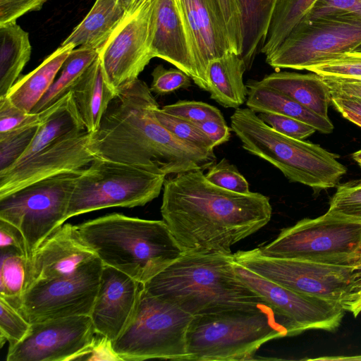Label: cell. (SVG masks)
<instances>
[{
  "instance_id": "obj_1",
  "label": "cell",
  "mask_w": 361,
  "mask_h": 361,
  "mask_svg": "<svg viewBox=\"0 0 361 361\" xmlns=\"http://www.w3.org/2000/svg\"><path fill=\"white\" fill-rule=\"evenodd\" d=\"M161 214L184 252L228 255L269 223L272 207L264 195L224 189L193 170L165 180Z\"/></svg>"
},
{
  "instance_id": "obj_2",
  "label": "cell",
  "mask_w": 361,
  "mask_h": 361,
  "mask_svg": "<svg viewBox=\"0 0 361 361\" xmlns=\"http://www.w3.org/2000/svg\"><path fill=\"white\" fill-rule=\"evenodd\" d=\"M114 100L98 130L90 135L87 147L95 157L166 176L204 171L215 163L214 151L180 140L159 123L154 112L158 103L142 80Z\"/></svg>"
},
{
  "instance_id": "obj_3",
  "label": "cell",
  "mask_w": 361,
  "mask_h": 361,
  "mask_svg": "<svg viewBox=\"0 0 361 361\" xmlns=\"http://www.w3.org/2000/svg\"><path fill=\"white\" fill-rule=\"evenodd\" d=\"M233 254L188 253L142 284L192 316L267 306L237 275Z\"/></svg>"
},
{
  "instance_id": "obj_4",
  "label": "cell",
  "mask_w": 361,
  "mask_h": 361,
  "mask_svg": "<svg viewBox=\"0 0 361 361\" xmlns=\"http://www.w3.org/2000/svg\"><path fill=\"white\" fill-rule=\"evenodd\" d=\"M102 260L144 284L184 253L164 220L113 213L75 226Z\"/></svg>"
},
{
  "instance_id": "obj_5",
  "label": "cell",
  "mask_w": 361,
  "mask_h": 361,
  "mask_svg": "<svg viewBox=\"0 0 361 361\" xmlns=\"http://www.w3.org/2000/svg\"><path fill=\"white\" fill-rule=\"evenodd\" d=\"M231 128L245 150L271 164L290 181L315 192L336 187L347 171L338 155L276 131L247 107L235 109Z\"/></svg>"
},
{
  "instance_id": "obj_6",
  "label": "cell",
  "mask_w": 361,
  "mask_h": 361,
  "mask_svg": "<svg viewBox=\"0 0 361 361\" xmlns=\"http://www.w3.org/2000/svg\"><path fill=\"white\" fill-rule=\"evenodd\" d=\"M277 317L269 306L193 316L186 335L187 361L253 360L264 343L289 336Z\"/></svg>"
},
{
  "instance_id": "obj_7",
  "label": "cell",
  "mask_w": 361,
  "mask_h": 361,
  "mask_svg": "<svg viewBox=\"0 0 361 361\" xmlns=\"http://www.w3.org/2000/svg\"><path fill=\"white\" fill-rule=\"evenodd\" d=\"M192 317L175 304L151 295L142 285L128 323L111 341L112 350L122 361H187L186 335Z\"/></svg>"
},
{
  "instance_id": "obj_8",
  "label": "cell",
  "mask_w": 361,
  "mask_h": 361,
  "mask_svg": "<svg viewBox=\"0 0 361 361\" xmlns=\"http://www.w3.org/2000/svg\"><path fill=\"white\" fill-rule=\"evenodd\" d=\"M233 258L255 274L293 291L338 302L345 311L361 290V263L271 257L263 255L259 247L238 251Z\"/></svg>"
},
{
  "instance_id": "obj_9",
  "label": "cell",
  "mask_w": 361,
  "mask_h": 361,
  "mask_svg": "<svg viewBox=\"0 0 361 361\" xmlns=\"http://www.w3.org/2000/svg\"><path fill=\"white\" fill-rule=\"evenodd\" d=\"M166 176L96 157L75 180L65 221L109 207L143 206L159 196Z\"/></svg>"
},
{
  "instance_id": "obj_10",
  "label": "cell",
  "mask_w": 361,
  "mask_h": 361,
  "mask_svg": "<svg viewBox=\"0 0 361 361\" xmlns=\"http://www.w3.org/2000/svg\"><path fill=\"white\" fill-rule=\"evenodd\" d=\"M259 248L271 257L360 264L361 221L327 211L282 229L274 240Z\"/></svg>"
},
{
  "instance_id": "obj_11",
  "label": "cell",
  "mask_w": 361,
  "mask_h": 361,
  "mask_svg": "<svg viewBox=\"0 0 361 361\" xmlns=\"http://www.w3.org/2000/svg\"><path fill=\"white\" fill-rule=\"evenodd\" d=\"M82 170L37 181L0 198V219L20 230L28 259L63 224L75 180Z\"/></svg>"
},
{
  "instance_id": "obj_12",
  "label": "cell",
  "mask_w": 361,
  "mask_h": 361,
  "mask_svg": "<svg viewBox=\"0 0 361 361\" xmlns=\"http://www.w3.org/2000/svg\"><path fill=\"white\" fill-rule=\"evenodd\" d=\"M157 0H137L97 50L104 78L117 96L131 86L154 58Z\"/></svg>"
},
{
  "instance_id": "obj_13",
  "label": "cell",
  "mask_w": 361,
  "mask_h": 361,
  "mask_svg": "<svg viewBox=\"0 0 361 361\" xmlns=\"http://www.w3.org/2000/svg\"><path fill=\"white\" fill-rule=\"evenodd\" d=\"M361 44V21L346 17L302 20L266 62L275 69L307 70Z\"/></svg>"
},
{
  "instance_id": "obj_14",
  "label": "cell",
  "mask_w": 361,
  "mask_h": 361,
  "mask_svg": "<svg viewBox=\"0 0 361 361\" xmlns=\"http://www.w3.org/2000/svg\"><path fill=\"white\" fill-rule=\"evenodd\" d=\"M103 266L96 257L65 276L31 284L25 290L17 310L30 324L90 315Z\"/></svg>"
},
{
  "instance_id": "obj_15",
  "label": "cell",
  "mask_w": 361,
  "mask_h": 361,
  "mask_svg": "<svg viewBox=\"0 0 361 361\" xmlns=\"http://www.w3.org/2000/svg\"><path fill=\"white\" fill-rule=\"evenodd\" d=\"M234 269L238 276L283 321L289 336L312 329L334 331L339 327L345 312L341 303L293 291L235 262Z\"/></svg>"
},
{
  "instance_id": "obj_16",
  "label": "cell",
  "mask_w": 361,
  "mask_h": 361,
  "mask_svg": "<svg viewBox=\"0 0 361 361\" xmlns=\"http://www.w3.org/2000/svg\"><path fill=\"white\" fill-rule=\"evenodd\" d=\"M90 315L61 317L31 324L25 337L8 348L7 361L82 360L97 340Z\"/></svg>"
},
{
  "instance_id": "obj_17",
  "label": "cell",
  "mask_w": 361,
  "mask_h": 361,
  "mask_svg": "<svg viewBox=\"0 0 361 361\" xmlns=\"http://www.w3.org/2000/svg\"><path fill=\"white\" fill-rule=\"evenodd\" d=\"M90 135L86 130L73 133L0 171V198L37 181L85 169L96 158L87 147Z\"/></svg>"
},
{
  "instance_id": "obj_18",
  "label": "cell",
  "mask_w": 361,
  "mask_h": 361,
  "mask_svg": "<svg viewBox=\"0 0 361 361\" xmlns=\"http://www.w3.org/2000/svg\"><path fill=\"white\" fill-rule=\"evenodd\" d=\"M176 2L186 27L202 90L209 92V63L233 51L221 11L216 0Z\"/></svg>"
},
{
  "instance_id": "obj_19",
  "label": "cell",
  "mask_w": 361,
  "mask_h": 361,
  "mask_svg": "<svg viewBox=\"0 0 361 361\" xmlns=\"http://www.w3.org/2000/svg\"><path fill=\"white\" fill-rule=\"evenodd\" d=\"M142 285L126 273L104 264L90 314L99 335L110 341L120 335L133 312Z\"/></svg>"
},
{
  "instance_id": "obj_20",
  "label": "cell",
  "mask_w": 361,
  "mask_h": 361,
  "mask_svg": "<svg viewBox=\"0 0 361 361\" xmlns=\"http://www.w3.org/2000/svg\"><path fill=\"white\" fill-rule=\"evenodd\" d=\"M96 257V253L78 234L75 226L63 224L28 259L25 290L35 282L70 274Z\"/></svg>"
},
{
  "instance_id": "obj_21",
  "label": "cell",
  "mask_w": 361,
  "mask_h": 361,
  "mask_svg": "<svg viewBox=\"0 0 361 361\" xmlns=\"http://www.w3.org/2000/svg\"><path fill=\"white\" fill-rule=\"evenodd\" d=\"M152 52L188 75L202 89L189 37L176 0H157Z\"/></svg>"
},
{
  "instance_id": "obj_22",
  "label": "cell",
  "mask_w": 361,
  "mask_h": 361,
  "mask_svg": "<svg viewBox=\"0 0 361 361\" xmlns=\"http://www.w3.org/2000/svg\"><path fill=\"white\" fill-rule=\"evenodd\" d=\"M71 92L86 130L90 134L97 132L109 104L116 97L104 78L98 57Z\"/></svg>"
},
{
  "instance_id": "obj_23",
  "label": "cell",
  "mask_w": 361,
  "mask_h": 361,
  "mask_svg": "<svg viewBox=\"0 0 361 361\" xmlns=\"http://www.w3.org/2000/svg\"><path fill=\"white\" fill-rule=\"evenodd\" d=\"M75 48L73 44L61 45L35 69L18 79L6 97L16 106L30 113L49 90Z\"/></svg>"
},
{
  "instance_id": "obj_24",
  "label": "cell",
  "mask_w": 361,
  "mask_h": 361,
  "mask_svg": "<svg viewBox=\"0 0 361 361\" xmlns=\"http://www.w3.org/2000/svg\"><path fill=\"white\" fill-rule=\"evenodd\" d=\"M246 86L245 104L256 114H279L305 122L322 133L333 131L334 125L329 118L313 112L281 91L266 86L259 80H250Z\"/></svg>"
},
{
  "instance_id": "obj_25",
  "label": "cell",
  "mask_w": 361,
  "mask_h": 361,
  "mask_svg": "<svg viewBox=\"0 0 361 361\" xmlns=\"http://www.w3.org/2000/svg\"><path fill=\"white\" fill-rule=\"evenodd\" d=\"M311 73L276 71L259 81L286 94L313 112L329 118L328 109L331 103L329 89L322 76Z\"/></svg>"
},
{
  "instance_id": "obj_26",
  "label": "cell",
  "mask_w": 361,
  "mask_h": 361,
  "mask_svg": "<svg viewBox=\"0 0 361 361\" xmlns=\"http://www.w3.org/2000/svg\"><path fill=\"white\" fill-rule=\"evenodd\" d=\"M124 0H96L84 19L61 45L73 44L98 50L126 16Z\"/></svg>"
},
{
  "instance_id": "obj_27",
  "label": "cell",
  "mask_w": 361,
  "mask_h": 361,
  "mask_svg": "<svg viewBox=\"0 0 361 361\" xmlns=\"http://www.w3.org/2000/svg\"><path fill=\"white\" fill-rule=\"evenodd\" d=\"M247 69L243 58L229 51L209 63V92L212 99L226 108H239L245 103L247 87L243 81Z\"/></svg>"
},
{
  "instance_id": "obj_28",
  "label": "cell",
  "mask_w": 361,
  "mask_h": 361,
  "mask_svg": "<svg viewBox=\"0 0 361 361\" xmlns=\"http://www.w3.org/2000/svg\"><path fill=\"white\" fill-rule=\"evenodd\" d=\"M47 109L48 113L39 124L33 140L15 164L27 159L61 137L86 130L71 91Z\"/></svg>"
},
{
  "instance_id": "obj_29",
  "label": "cell",
  "mask_w": 361,
  "mask_h": 361,
  "mask_svg": "<svg viewBox=\"0 0 361 361\" xmlns=\"http://www.w3.org/2000/svg\"><path fill=\"white\" fill-rule=\"evenodd\" d=\"M31 51L29 34L16 22L0 25V97L18 79Z\"/></svg>"
},
{
  "instance_id": "obj_30",
  "label": "cell",
  "mask_w": 361,
  "mask_h": 361,
  "mask_svg": "<svg viewBox=\"0 0 361 361\" xmlns=\"http://www.w3.org/2000/svg\"><path fill=\"white\" fill-rule=\"evenodd\" d=\"M278 0H239L243 23V49L241 56L247 69L263 45L274 9Z\"/></svg>"
},
{
  "instance_id": "obj_31",
  "label": "cell",
  "mask_w": 361,
  "mask_h": 361,
  "mask_svg": "<svg viewBox=\"0 0 361 361\" xmlns=\"http://www.w3.org/2000/svg\"><path fill=\"white\" fill-rule=\"evenodd\" d=\"M97 57L98 51L96 49L83 47L75 48L63 64L58 78L31 113H39L47 109L71 92Z\"/></svg>"
},
{
  "instance_id": "obj_32",
  "label": "cell",
  "mask_w": 361,
  "mask_h": 361,
  "mask_svg": "<svg viewBox=\"0 0 361 361\" xmlns=\"http://www.w3.org/2000/svg\"><path fill=\"white\" fill-rule=\"evenodd\" d=\"M317 1L278 0L260 51L266 56L274 51L292 30L307 16Z\"/></svg>"
},
{
  "instance_id": "obj_33",
  "label": "cell",
  "mask_w": 361,
  "mask_h": 361,
  "mask_svg": "<svg viewBox=\"0 0 361 361\" xmlns=\"http://www.w3.org/2000/svg\"><path fill=\"white\" fill-rule=\"evenodd\" d=\"M27 257L15 249H1L0 297L18 310L27 276Z\"/></svg>"
},
{
  "instance_id": "obj_34",
  "label": "cell",
  "mask_w": 361,
  "mask_h": 361,
  "mask_svg": "<svg viewBox=\"0 0 361 361\" xmlns=\"http://www.w3.org/2000/svg\"><path fill=\"white\" fill-rule=\"evenodd\" d=\"M42 121L0 133V171L11 167L21 157L33 140Z\"/></svg>"
},
{
  "instance_id": "obj_35",
  "label": "cell",
  "mask_w": 361,
  "mask_h": 361,
  "mask_svg": "<svg viewBox=\"0 0 361 361\" xmlns=\"http://www.w3.org/2000/svg\"><path fill=\"white\" fill-rule=\"evenodd\" d=\"M328 86L331 103L341 113L361 116V80L322 76Z\"/></svg>"
},
{
  "instance_id": "obj_36",
  "label": "cell",
  "mask_w": 361,
  "mask_h": 361,
  "mask_svg": "<svg viewBox=\"0 0 361 361\" xmlns=\"http://www.w3.org/2000/svg\"><path fill=\"white\" fill-rule=\"evenodd\" d=\"M154 112L159 123L180 140L207 151H214L212 142L193 123L169 114L159 106Z\"/></svg>"
},
{
  "instance_id": "obj_37",
  "label": "cell",
  "mask_w": 361,
  "mask_h": 361,
  "mask_svg": "<svg viewBox=\"0 0 361 361\" xmlns=\"http://www.w3.org/2000/svg\"><path fill=\"white\" fill-rule=\"evenodd\" d=\"M307 71L321 76L361 80V51L354 49L338 54Z\"/></svg>"
},
{
  "instance_id": "obj_38",
  "label": "cell",
  "mask_w": 361,
  "mask_h": 361,
  "mask_svg": "<svg viewBox=\"0 0 361 361\" xmlns=\"http://www.w3.org/2000/svg\"><path fill=\"white\" fill-rule=\"evenodd\" d=\"M0 344L7 341L8 348L21 341L27 334L31 324L5 299L0 297Z\"/></svg>"
},
{
  "instance_id": "obj_39",
  "label": "cell",
  "mask_w": 361,
  "mask_h": 361,
  "mask_svg": "<svg viewBox=\"0 0 361 361\" xmlns=\"http://www.w3.org/2000/svg\"><path fill=\"white\" fill-rule=\"evenodd\" d=\"M328 212L361 221V180L339 185Z\"/></svg>"
},
{
  "instance_id": "obj_40",
  "label": "cell",
  "mask_w": 361,
  "mask_h": 361,
  "mask_svg": "<svg viewBox=\"0 0 361 361\" xmlns=\"http://www.w3.org/2000/svg\"><path fill=\"white\" fill-rule=\"evenodd\" d=\"M205 176L209 182L224 189L238 193L250 192L245 178L226 159L212 165Z\"/></svg>"
},
{
  "instance_id": "obj_41",
  "label": "cell",
  "mask_w": 361,
  "mask_h": 361,
  "mask_svg": "<svg viewBox=\"0 0 361 361\" xmlns=\"http://www.w3.org/2000/svg\"><path fill=\"white\" fill-rule=\"evenodd\" d=\"M161 109L169 114L192 123L210 119H224L219 109L202 102L178 101L174 104L166 105Z\"/></svg>"
},
{
  "instance_id": "obj_42",
  "label": "cell",
  "mask_w": 361,
  "mask_h": 361,
  "mask_svg": "<svg viewBox=\"0 0 361 361\" xmlns=\"http://www.w3.org/2000/svg\"><path fill=\"white\" fill-rule=\"evenodd\" d=\"M48 109L39 113H28L16 106L6 97H0V133L14 130L25 126L42 121Z\"/></svg>"
},
{
  "instance_id": "obj_43",
  "label": "cell",
  "mask_w": 361,
  "mask_h": 361,
  "mask_svg": "<svg viewBox=\"0 0 361 361\" xmlns=\"http://www.w3.org/2000/svg\"><path fill=\"white\" fill-rule=\"evenodd\" d=\"M346 17L361 21V0H317L303 20Z\"/></svg>"
},
{
  "instance_id": "obj_44",
  "label": "cell",
  "mask_w": 361,
  "mask_h": 361,
  "mask_svg": "<svg viewBox=\"0 0 361 361\" xmlns=\"http://www.w3.org/2000/svg\"><path fill=\"white\" fill-rule=\"evenodd\" d=\"M216 1L227 27L231 48L241 56L243 49V23L239 0Z\"/></svg>"
},
{
  "instance_id": "obj_45",
  "label": "cell",
  "mask_w": 361,
  "mask_h": 361,
  "mask_svg": "<svg viewBox=\"0 0 361 361\" xmlns=\"http://www.w3.org/2000/svg\"><path fill=\"white\" fill-rule=\"evenodd\" d=\"M259 118L276 131L298 140H304L317 130L298 119L276 113H259Z\"/></svg>"
},
{
  "instance_id": "obj_46",
  "label": "cell",
  "mask_w": 361,
  "mask_h": 361,
  "mask_svg": "<svg viewBox=\"0 0 361 361\" xmlns=\"http://www.w3.org/2000/svg\"><path fill=\"white\" fill-rule=\"evenodd\" d=\"M150 90L159 95L173 92L190 85V78L178 68H165L162 65L157 66L152 73Z\"/></svg>"
},
{
  "instance_id": "obj_47",
  "label": "cell",
  "mask_w": 361,
  "mask_h": 361,
  "mask_svg": "<svg viewBox=\"0 0 361 361\" xmlns=\"http://www.w3.org/2000/svg\"><path fill=\"white\" fill-rule=\"evenodd\" d=\"M47 0H0V25L16 20L24 14L39 11Z\"/></svg>"
},
{
  "instance_id": "obj_48",
  "label": "cell",
  "mask_w": 361,
  "mask_h": 361,
  "mask_svg": "<svg viewBox=\"0 0 361 361\" xmlns=\"http://www.w3.org/2000/svg\"><path fill=\"white\" fill-rule=\"evenodd\" d=\"M193 123L210 139L214 147L227 142L231 137V128L225 119H210Z\"/></svg>"
},
{
  "instance_id": "obj_49",
  "label": "cell",
  "mask_w": 361,
  "mask_h": 361,
  "mask_svg": "<svg viewBox=\"0 0 361 361\" xmlns=\"http://www.w3.org/2000/svg\"><path fill=\"white\" fill-rule=\"evenodd\" d=\"M0 238L1 249H15L28 259L24 238L20 230L15 226L0 219Z\"/></svg>"
},
{
  "instance_id": "obj_50",
  "label": "cell",
  "mask_w": 361,
  "mask_h": 361,
  "mask_svg": "<svg viewBox=\"0 0 361 361\" xmlns=\"http://www.w3.org/2000/svg\"><path fill=\"white\" fill-rule=\"evenodd\" d=\"M308 360H329V361H361V355H352V356H330V357H322L317 358L307 359Z\"/></svg>"
},
{
  "instance_id": "obj_51",
  "label": "cell",
  "mask_w": 361,
  "mask_h": 361,
  "mask_svg": "<svg viewBox=\"0 0 361 361\" xmlns=\"http://www.w3.org/2000/svg\"><path fill=\"white\" fill-rule=\"evenodd\" d=\"M346 311L350 312L355 317L361 312V290L357 293L356 298L348 305Z\"/></svg>"
},
{
  "instance_id": "obj_52",
  "label": "cell",
  "mask_w": 361,
  "mask_h": 361,
  "mask_svg": "<svg viewBox=\"0 0 361 361\" xmlns=\"http://www.w3.org/2000/svg\"><path fill=\"white\" fill-rule=\"evenodd\" d=\"M344 118L361 127V116L351 113L345 112L341 114Z\"/></svg>"
},
{
  "instance_id": "obj_53",
  "label": "cell",
  "mask_w": 361,
  "mask_h": 361,
  "mask_svg": "<svg viewBox=\"0 0 361 361\" xmlns=\"http://www.w3.org/2000/svg\"><path fill=\"white\" fill-rule=\"evenodd\" d=\"M353 158L355 161H356L357 163L361 162V149L355 152L353 154Z\"/></svg>"
},
{
  "instance_id": "obj_54",
  "label": "cell",
  "mask_w": 361,
  "mask_h": 361,
  "mask_svg": "<svg viewBox=\"0 0 361 361\" xmlns=\"http://www.w3.org/2000/svg\"><path fill=\"white\" fill-rule=\"evenodd\" d=\"M136 0H124L125 1V4H126V7L128 8V9H129L131 6L133 5V4L135 1Z\"/></svg>"
},
{
  "instance_id": "obj_55",
  "label": "cell",
  "mask_w": 361,
  "mask_h": 361,
  "mask_svg": "<svg viewBox=\"0 0 361 361\" xmlns=\"http://www.w3.org/2000/svg\"><path fill=\"white\" fill-rule=\"evenodd\" d=\"M358 164H359V165H360V167H361V162H360V163H358Z\"/></svg>"
}]
</instances>
